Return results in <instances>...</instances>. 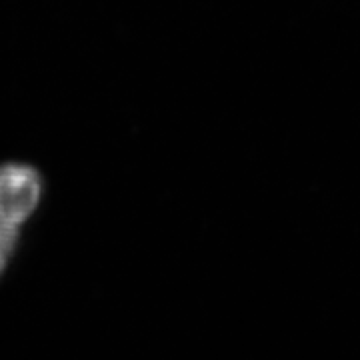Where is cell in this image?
<instances>
[{"label":"cell","mask_w":360,"mask_h":360,"mask_svg":"<svg viewBox=\"0 0 360 360\" xmlns=\"http://www.w3.org/2000/svg\"><path fill=\"white\" fill-rule=\"evenodd\" d=\"M42 194L40 174L28 165L0 167V274L8 266L18 232L37 210Z\"/></svg>","instance_id":"6da1fadb"}]
</instances>
